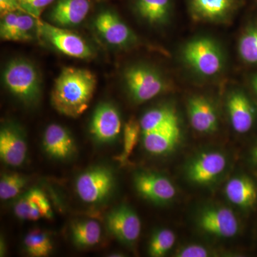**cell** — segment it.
Segmentation results:
<instances>
[{
  "label": "cell",
  "instance_id": "cell-1",
  "mask_svg": "<svg viewBox=\"0 0 257 257\" xmlns=\"http://www.w3.org/2000/svg\"><path fill=\"white\" fill-rule=\"evenodd\" d=\"M96 85L95 75L90 71L65 67L55 79L52 104L60 114L78 117L89 107Z\"/></svg>",
  "mask_w": 257,
  "mask_h": 257
},
{
  "label": "cell",
  "instance_id": "cell-2",
  "mask_svg": "<svg viewBox=\"0 0 257 257\" xmlns=\"http://www.w3.org/2000/svg\"><path fill=\"white\" fill-rule=\"evenodd\" d=\"M3 80L8 90L25 102H33L40 95V75L28 60L15 59L10 62L5 67Z\"/></svg>",
  "mask_w": 257,
  "mask_h": 257
},
{
  "label": "cell",
  "instance_id": "cell-3",
  "mask_svg": "<svg viewBox=\"0 0 257 257\" xmlns=\"http://www.w3.org/2000/svg\"><path fill=\"white\" fill-rule=\"evenodd\" d=\"M183 57L191 68L204 77L216 75L222 69L223 57L219 47L206 37L188 42L184 47Z\"/></svg>",
  "mask_w": 257,
  "mask_h": 257
},
{
  "label": "cell",
  "instance_id": "cell-4",
  "mask_svg": "<svg viewBox=\"0 0 257 257\" xmlns=\"http://www.w3.org/2000/svg\"><path fill=\"white\" fill-rule=\"evenodd\" d=\"M124 82L130 96L138 103L151 100L167 88L162 74L145 65H134L126 69Z\"/></svg>",
  "mask_w": 257,
  "mask_h": 257
},
{
  "label": "cell",
  "instance_id": "cell-5",
  "mask_svg": "<svg viewBox=\"0 0 257 257\" xmlns=\"http://www.w3.org/2000/svg\"><path fill=\"white\" fill-rule=\"evenodd\" d=\"M37 34L56 50L74 58L86 60L94 55L87 42L74 32L38 19Z\"/></svg>",
  "mask_w": 257,
  "mask_h": 257
},
{
  "label": "cell",
  "instance_id": "cell-6",
  "mask_svg": "<svg viewBox=\"0 0 257 257\" xmlns=\"http://www.w3.org/2000/svg\"><path fill=\"white\" fill-rule=\"evenodd\" d=\"M114 184L110 171L103 167L92 169L82 174L76 182L79 197L84 202L94 204L107 197Z\"/></svg>",
  "mask_w": 257,
  "mask_h": 257
},
{
  "label": "cell",
  "instance_id": "cell-7",
  "mask_svg": "<svg viewBox=\"0 0 257 257\" xmlns=\"http://www.w3.org/2000/svg\"><path fill=\"white\" fill-rule=\"evenodd\" d=\"M194 20L205 23H221L231 18L243 0H186Z\"/></svg>",
  "mask_w": 257,
  "mask_h": 257
},
{
  "label": "cell",
  "instance_id": "cell-8",
  "mask_svg": "<svg viewBox=\"0 0 257 257\" xmlns=\"http://www.w3.org/2000/svg\"><path fill=\"white\" fill-rule=\"evenodd\" d=\"M106 226L116 239L128 245L135 243L141 233L140 218L126 206L116 208L108 214Z\"/></svg>",
  "mask_w": 257,
  "mask_h": 257
},
{
  "label": "cell",
  "instance_id": "cell-9",
  "mask_svg": "<svg viewBox=\"0 0 257 257\" xmlns=\"http://www.w3.org/2000/svg\"><path fill=\"white\" fill-rule=\"evenodd\" d=\"M199 224L205 232L219 237H233L239 230V223L234 212L225 207L211 208L203 211Z\"/></svg>",
  "mask_w": 257,
  "mask_h": 257
},
{
  "label": "cell",
  "instance_id": "cell-10",
  "mask_svg": "<svg viewBox=\"0 0 257 257\" xmlns=\"http://www.w3.org/2000/svg\"><path fill=\"white\" fill-rule=\"evenodd\" d=\"M94 26L107 43L114 46H125L134 40V35L127 25L110 10L99 13Z\"/></svg>",
  "mask_w": 257,
  "mask_h": 257
},
{
  "label": "cell",
  "instance_id": "cell-11",
  "mask_svg": "<svg viewBox=\"0 0 257 257\" xmlns=\"http://www.w3.org/2000/svg\"><path fill=\"white\" fill-rule=\"evenodd\" d=\"M119 111L111 104L104 103L96 108L92 116L90 132L100 143L113 141L121 132Z\"/></svg>",
  "mask_w": 257,
  "mask_h": 257
},
{
  "label": "cell",
  "instance_id": "cell-12",
  "mask_svg": "<svg viewBox=\"0 0 257 257\" xmlns=\"http://www.w3.org/2000/svg\"><path fill=\"white\" fill-rule=\"evenodd\" d=\"M135 187L144 197L157 203L172 200L176 189L170 179L156 174H140L135 177Z\"/></svg>",
  "mask_w": 257,
  "mask_h": 257
},
{
  "label": "cell",
  "instance_id": "cell-13",
  "mask_svg": "<svg viewBox=\"0 0 257 257\" xmlns=\"http://www.w3.org/2000/svg\"><path fill=\"white\" fill-rule=\"evenodd\" d=\"M90 8V0H56L50 20L61 28L77 26L84 21Z\"/></svg>",
  "mask_w": 257,
  "mask_h": 257
},
{
  "label": "cell",
  "instance_id": "cell-14",
  "mask_svg": "<svg viewBox=\"0 0 257 257\" xmlns=\"http://www.w3.org/2000/svg\"><path fill=\"white\" fill-rule=\"evenodd\" d=\"M226 166V157L222 154L207 152L202 154L191 164L188 169V177L197 184L209 183L224 172Z\"/></svg>",
  "mask_w": 257,
  "mask_h": 257
},
{
  "label": "cell",
  "instance_id": "cell-15",
  "mask_svg": "<svg viewBox=\"0 0 257 257\" xmlns=\"http://www.w3.org/2000/svg\"><path fill=\"white\" fill-rule=\"evenodd\" d=\"M189 121L194 130L200 133H211L218 126V118L212 104L204 96L191 98L188 103Z\"/></svg>",
  "mask_w": 257,
  "mask_h": 257
},
{
  "label": "cell",
  "instance_id": "cell-16",
  "mask_svg": "<svg viewBox=\"0 0 257 257\" xmlns=\"http://www.w3.org/2000/svg\"><path fill=\"white\" fill-rule=\"evenodd\" d=\"M228 112L233 128L239 134L247 133L254 121V109L242 92H233L227 102Z\"/></svg>",
  "mask_w": 257,
  "mask_h": 257
},
{
  "label": "cell",
  "instance_id": "cell-17",
  "mask_svg": "<svg viewBox=\"0 0 257 257\" xmlns=\"http://www.w3.org/2000/svg\"><path fill=\"white\" fill-rule=\"evenodd\" d=\"M145 150L153 155H163L175 148L180 138L179 121L149 133H143Z\"/></svg>",
  "mask_w": 257,
  "mask_h": 257
},
{
  "label": "cell",
  "instance_id": "cell-18",
  "mask_svg": "<svg viewBox=\"0 0 257 257\" xmlns=\"http://www.w3.org/2000/svg\"><path fill=\"white\" fill-rule=\"evenodd\" d=\"M27 145L21 135L14 128H3L0 132V157L5 164L19 167L27 156Z\"/></svg>",
  "mask_w": 257,
  "mask_h": 257
},
{
  "label": "cell",
  "instance_id": "cell-19",
  "mask_svg": "<svg viewBox=\"0 0 257 257\" xmlns=\"http://www.w3.org/2000/svg\"><path fill=\"white\" fill-rule=\"evenodd\" d=\"M44 147L49 155L55 158H68L75 150L70 134L61 125L52 124L47 126L44 135Z\"/></svg>",
  "mask_w": 257,
  "mask_h": 257
},
{
  "label": "cell",
  "instance_id": "cell-20",
  "mask_svg": "<svg viewBox=\"0 0 257 257\" xmlns=\"http://www.w3.org/2000/svg\"><path fill=\"white\" fill-rule=\"evenodd\" d=\"M225 194L228 199L238 207H252L257 199V190L252 181L244 177L230 179L225 187Z\"/></svg>",
  "mask_w": 257,
  "mask_h": 257
},
{
  "label": "cell",
  "instance_id": "cell-21",
  "mask_svg": "<svg viewBox=\"0 0 257 257\" xmlns=\"http://www.w3.org/2000/svg\"><path fill=\"white\" fill-rule=\"evenodd\" d=\"M135 9L147 23L159 25L170 18L172 0H135Z\"/></svg>",
  "mask_w": 257,
  "mask_h": 257
},
{
  "label": "cell",
  "instance_id": "cell-22",
  "mask_svg": "<svg viewBox=\"0 0 257 257\" xmlns=\"http://www.w3.org/2000/svg\"><path fill=\"white\" fill-rule=\"evenodd\" d=\"M179 121L177 115L172 108L161 106L147 111L140 120L143 133H149Z\"/></svg>",
  "mask_w": 257,
  "mask_h": 257
},
{
  "label": "cell",
  "instance_id": "cell-23",
  "mask_svg": "<svg viewBox=\"0 0 257 257\" xmlns=\"http://www.w3.org/2000/svg\"><path fill=\"white\" fill-rule=\"evenodd\" d=\"M101 227L95 221H77L72 226V238L81 246H92L101 239Z\"/></svg>",
  "mask_w": 257,
  "mask_h": 257
},
{
  "label": "cell",
  "instance_id": "cell-24",
  "mask_svg": "<svg viewBox=\"0 0 257 257\" xmlns=\"http://www.w3.org/2000/svg\"><path fill=\"white\" fill-rule=\"evenodd\" d=\"M24 244L27 252L32 256H47L53 248L50 236L38 229L28 233L24 240Z\"/></svg>",
  "mask_w": 257,
  "mask_h": 257
},
{
  "label": "cell",
  "instance_id": "cell-25",
  "mask_svg": "<svg viewBox=\"0 0 257 257\" xmlns=\"http://www.w3.org/2000/svg\"><path fill=\"white\" fill-rule=\"evenodd\" d=\"M142 128L140 122L137 120L132 119L128 120L124 127V143L123 150L121 155L118 156L116 160L119 161L121 165H124L131 156L136 145H138L139 138Z\"/></svg>",
  "mask_w": 257,
  "mask_h": 257
},
{
  "label": "cell",
  "instance_id": "cell-26",
  "mask_svg": "<svg viewBox=\"0 0 257 257\" xmlns=\"http://www.w3.org/2000/svg\"><path fill=\"white\" fill-rule=\"evenodd\" d=\"M176 241L175 233L170 229L159 230L152 236L149 246V253L150 256L160 257L165 256L166 253L173 247Z\"/></svg>",
  "mask_w": 257,
  "mask_h": 257
},
{
  "label": "cell",
  "instance_id": "cell-27",
  "mask_svg": "<svg viewBox=\"0 0 257 257\" xmlns=\"http://www.w3.org/2000/svg\"><path fill=\"white\" fill-rule=\"evenodd\" d=\"M37 20L32 15L20 10L13 41L26 42L33 40L37 34Z\"/></svg>",
  "mask_w": 257,
  "mask_h": 257
},
{
  "label": "cell",
  "instance_id": "cell-28",
  "mask_svg": "<svg viewBox=\"0 0 257 257\" xmlns=\"http://www.w3.org/2000/svg\"><path fill=\"white\" fill-rule=\"evenodd\" d=\"M239 53L246 63L257 64V28L248 29L240 38Z\"/></svg>",
  "mask_w": 257,
  "mask_h": 257
},
{
  "label": "cell",
  "instance_id": "cell-29",
  "mask_svg": "<svg viewBox=\"0 0 257 257\" xmlns=\"http://www.w3.org/2000/svg\"><path fill=\"white\" fill-rule=\"evenodd\" d=\"M26 179L18 174H8L0 180V198L3 200L13 199L20 194L26 184Z\"/></svg>",
  "mask_w": 257,
  "mask_h": 257
},
{
  "label": "cell",
  "instance_id": "cell-30",
  "mask_svg": "<svg viewBox=\"0 0 257 257\" xmlns=\"http://www.w3.org/2000/svg\"><path fill=\"white\" fill-rule=\"evenodd\" d=\"M15 215L22 220L37 221L42 217L41 211L28 194L20 199L14 208Z\"/></svg>",
  "mask_w": 257,
  "mask_h": 257
},
{
  "label": "cell",
  "instance_id": "cell-31",
  "mask_svg": "<svg viewBox=\"0 0 257 257\" xmlns=\"http://www.w3.org/2000/svg\"><path fill=\"white\" fill-rule=\"evenodd\" d=\"M19 12H20V10L10 12V13L1 16L0 36L3 40L13 41L17 21H18Z\"/></svg>",
  "mask_w": 257,
  "mask_h": 257
},
{
  "label": "cell",
  "instance_id": "cell-32",
  "mask_svg": "<svg viewBox=\"0 0 257 257\" xmlns=\"http://www.w3.org/2000/svg\"><path fill=\"white\" fill-rule=\"evenodd\" d=\"M55 0H20V9L32 15L34 18L40 19L44 10Z\"/></svg>",
  "mask_w": 257,
  "mask_h": 257
},
{
  "label": "cell",
  "instance_id": "cell-33",
  "mask_svg": "<svg viewBox=\"0 0 257 257\" xmlns=\"http://www.w3.org/2000/svg\"><path fill=\"white\" fill-rule=\"evenodd\" d=\"M29 197L37 204V207L41 211L42 217L50 219L52 216V208L46 196L41 190L38 189H34L28 193Z\"/></svg>",
  "mask_w": 257,
  "mask_h": 257
},
{
  "label": "cell",
  "instance_id": "cell-34",
  "mask_svg": "<svg viewBox=\"0 0 257 257\" xmlns=\"http://www.w3.org/2000/svg\"><path fill=\"white\" fill-rule=\"evenodd\" d=\"M176 256L178 257H207L209 256L207 248L200 245H189L181 248Z\"/></svg>",
  "mask_w": 257,
  "mask_h": 257
},
{
  "label": "cell",
  "instance_id": "cell-35",
  "mask_svg": "<svg viewBox=\"0 0 257 257\" xmlns=\"http://www.w3.org/2000/svg\"><path fill=\"white\" fill-rule=\"evenodd\" d=\"M20 9V0H0V13L1 16Z\"/></svg>",
  "mask_w": 257,
  "mask_h": 257
},
{
  "label": "cell",
  "instance_id": "cell-36",
  "mask_svg": "<svg viewBox=\"0 0 257 257\" xmlns=\"http://www.w3.org/2000/svg\"><path fill=\"white\" fill-rule=\"evenodd\" d=\"M252 85L253 89H254L255 92H256L257 94V76L253 79Z\"/></svg>",
  "mask_w": 257,
  "mask_h": 257
},
{
  "label": "cell",
  "instance_id": "cell-37",
  "mask_svg": "<svg viewBox=\"0 0 257 257\" xmlns=\"http://www.w3.org/2000/svg\"><path fill=\"white\" fill-rule=\"evenodd\" d=\"M253 158H254V160H256V162H257V147H256V148H255V150H253Z\"/></svg>",
  "mask_w": 257,
  "mask_h": 257
}]
</instances>
